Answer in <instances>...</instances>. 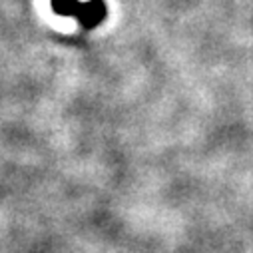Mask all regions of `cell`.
I'll use <instances>...</instances> for the list:
<instances>
[{
  "instance_id": "obj_1",
  "label": "cell",
  "mask_w": 253,
  "mask_h": 253,
  "mask_svg": "<svg viewBox=\"0 0 253 253\" xmlns=\"http://www.w3.org/2000/svg\"><path fill=\"white\" fill-rule=\"evenodd\" d=\"M106 14H108V8L104 0H86V2L80 4L76 18L84 30H92L106 20Z\"/></svg>"
},
{
  "instance_id": "obj_2",
  "label": "cell",
  "mask_w": 253,
  "mask_h": 253,
  "mask_svg": "<svg viewBox=\"0 0 253 253\" xmlns=\"http://www.w3.org/2000/svg\"><path fill=\"white\" fill-rule=\"evenodd\" d=\"M80 4H82L80 0H52V8L60 16H74L76 18Z\"/></svg>"
}]
</instances>
